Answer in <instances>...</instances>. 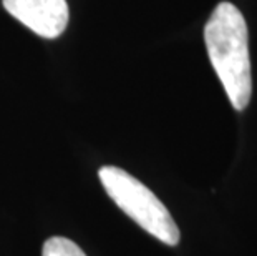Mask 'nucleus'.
<instances>
[{
  "label": "nucleus",
  "instance_id": "f257e3e1",
  "mask_svg": "<svg viewBox=\"0 0 257 256\" xmlns=\"http://www.w3.org/2000/svg\"><path fill=\"white\" fill-rule=\"evenodd\" d=\"M207 55L232 107L242 112L252 95L249 34L236 5L221 2L204 27Z\"/></svg>",
  "mask_w": 257,
  "mask_h": 256
},
{
  "label": "nucleus",
  "instance_id": "f03ea898",
  "mask_svg": "<svg viewBox=\"0 0 257 256\" xmlns=\"http://www.w3.org/2000/svg\"><path fill=\"white\" fill-rule=\"evenodd\" d=\"M100 182L114 205L131 220L168 246L179 243V228L163 201L128 172L118 166H103Z\"/></svg>",
  "mask_w": 257,
  "mask_h": 256
},
{
  "label": "nucleus",
  "instance_id": "7ed1b4c3",
  "mask_svg": "<svg viewBox=\"0 0 257 256\" xmlns=\"http://www.w3.org/2000/svg\"><path fill=\"white\" fill-rule=\"evenodd\" d=\"M14 19L43 39H57L68 25L67 0H2Z\"/></svg>",
  "mask_w": 257,
  "mask_h": 256
},
{
  "label": "nucleus",
  "instance_id": "20e7f679",
  "mask_svg": "<svg viewBox=\"0 0 257 256\" xmlns=\"http://www.w3.org/2000/svg\"><path fill=\"white\" fill-rule=\"evenodd\" d=\"M42 256H86V254L72 239L63 236H53L48 238L43 243Z\"/></svg>",
  "mask_w": 257,
  "mask_h": 256
}]
</instances>
